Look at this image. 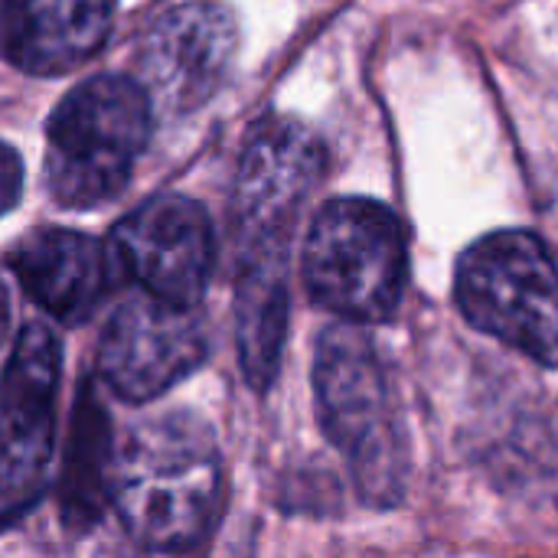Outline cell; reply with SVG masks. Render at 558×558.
<instances>
[{"mask_svg":"<svg viewBox=\"0 0 558 558\" xmlns=\"http://www.w3.org/2000/svg\"><path fill=\"white\" fill-rule=\"evenodd\" d=\"M222 497V461L213 428L193 412L134 422L108 464V504L147 549L186 553L203 543Z\"/></svg>","mask_w":558,"mask_h":558,"instance_id":"cell-1","label":"cell"},{"mask_svg":"<svg viewBox=\"0 0 558 558\" xmlns=\"http://www.w3.org/2000/svg\"><path fill=\"white\" fill-rule=\"evenodd\" d=\"M314 392L327 438L350 464L356 494L379 510L399 507L409 448L376 343L360 324H333L314 353Z\"/></svg>","mask_w":558,"mask_h":558,"instance_id":"cell-2","label":"cell"},{"mask_svg":"<svg viewBox=\"0 0 558 558\" xmlns=\"http://www.w3.org/2000/svg\"><path fill=\"white\" fill-rule=\"evenodd\" d=\"M154 131V105L137 78L95 75L75 85L46 124L43 177L65 209H95L128 186Z\"/></svg>","mask_w":558,"mask_h":558,"instance_id":"cell-3","label":"cell"},{"mask_svg":"<svg viewBox=\"0 0 558 558\" xmlns=\"http://www.w3.org/2000/svg\"><path fill=\"white\" fill-rule=\"evenodd\" d=\"M301 268L307 294L343 324L389 320L409 281L405 229L376 199H330L311 222Z\"/></svg>","mask_w":558,"mask_h":558,"instance_id":"cell-4","label":"cell"},{"mask_svg":"<svg viewBox=\"0 0 558 558\" xmlns=\"http://www.w3.org/2000/svg\"><path fill=\"white\" fill-rule=\"evenodd\" d=\"M454 298L477 330L558 369V265L539 235L500 229L477 239L458 258Z\"/></svg>","mask_w":558,"mask_h":558,"instance_id":"cell-5","label":"cell"},{"mask_svg":"<svg viewBox=\"0 0 558 558\" xmlns=\"http://www.w3.org/2000/svg\"><path fill=\"white\" fill-rule=\"evenodd\" d=\"M324 167L327 150L301 121L265 118L252 128L232 190V226L242 252L288 248L298 213L320 183Z\"/></svg>","mask_w":558,"mask_h":558,"instance_id":"cell-6","label":"cell"},{"mask_svg":"<svg viewBox=\"0 0 558 558\" xmlns=\"http://www.w3.org/2000/svg\"><path fill=\"white\" fill-rule=\"evenodd\" d=\"M62 376L59 337L29 324L20 330L0 376V504L29 507L49 474L56 445V392Z\"/></svg>","mask_w":558,"mask_h":558,"instance_id":"cell-7","label":"cell"},{"mask_svg":"<svg viewBox=\"0 0 558 558\" xmlns=\"http://www.w3.org/2000/svg\"><path fill=\"white\" fill-rule=\"evenodd\" d=\"M121 278L137 291L173 304L196 307L216 265V235L206 209L180 193H163L128 213L108 242Z\"/></svg>","mask_w":558,"mask_h":558,"instance_id":"cell-8","label":"cell"},{"mask_svg":"<svg viewBox=\"0 0 558 558\" xmlns=\"http://www.w3.org/2000/svg\"><path fill=\"white\" fill-rule=\"evenodd\" d=\"M206 330L193 307L163 304L144 291L114 307L98 340V376L124 402H150L203 366Z\"/></svg>","mask_w":558,"mask_h":558,"instance_id":"cell-9","label":"cell"},{"mask_svg":"<svg viewBox=\"0 0 558 558\" xmlns=\"http://www.w3.org/2000/svg\"><path fill=\"white\" fill-rule=\"evenodd\" d=\"M239 49L235 13L219 0H190L160 13L137 52V82L150 105L183 114L209 101Z\"/></svg>","mask_w":558,"mask_h":558,"instance_id":"cell-10","label":"cell"},{"mask_svg":"<svg viewBox=\"0 0 558 558\" xmlns=\"http://www.w3.org/2000/svg\"><path fill=\"white\" fill-rule=\"evenodd\" d=\"M7 262L26 298L65 327L88 320L118 278L108 245L72 229H36Z\"/></svg>","mask_w":558,"mask_h":558,"instance_id":"cell-11","label":"cell"},{"mask_svg":"<svg viewBox=\"0 0 558 558\" xmlns=\"http://www.w3.org/2000/svg\"><path fill=\"white\" fill-rule=\"evenodd\" d=\"M114 0H0V59L26 75H62L92 59Z\"/></svg>","mask_w":558,"mask_h":558,"instance_id":"cell-12","label":"cell"},{"mask_svg":"<svg viewBox=\"0 0 558 558\" xmlns=\"http://www.w3.org/2000/svg\"><path fill=\"white\" fill-rule=\"evenodd\" d=\"M288 248L242 252L235 281V343L245 379L255 392H265L281 369L288 340Z\"/></svg>","mask_w":558,"mask_h":558,"instance_id":"cell-13","label":"cell"},{"mask_svg":"<svg viewBox=\"0 0 558 558\" xmlns=\"http://www.w3.org/2000/svg\"><path fill=\"white\" fill-rule=\"evenodd\" d=\"M108 464H111L108 412L101 409L95 386L85 383L72 409V432H69V448L59 481V510L69 530L85 533L98 523L101 507L108 500Z\"/></svg>","mask_w":558,"mask_h":558,"instance_id":"cell-14","label":"cell"},{"mask_svg":"<svg viewBox=\"0 0 558 558\" xmlns=\"http://www.w3.org/2000/svg\"><path fill=\"white\" fill-rule=\"evenodd\" d=\"M20 193H23V167H20V157L7 144H0V216L16 206Z\"/></svg>","mask_w":558,"mask_h":558,"instance_id":"cell-15","label":"cell"},{"mask_svg":"<svg viewBox=\"0 0 558 558\" xmlns=\"http://www.w3.org/2000/svg\"><path fill=\"white\" fill-rule=\"evenodd\" d=\"M7 330H10V298L7 288L0 284V343L7 340Z\"/></svg>","mask_w":558,"mask_h":558,"instance_id":"cell-16","label":"cell"}]
</instances>
